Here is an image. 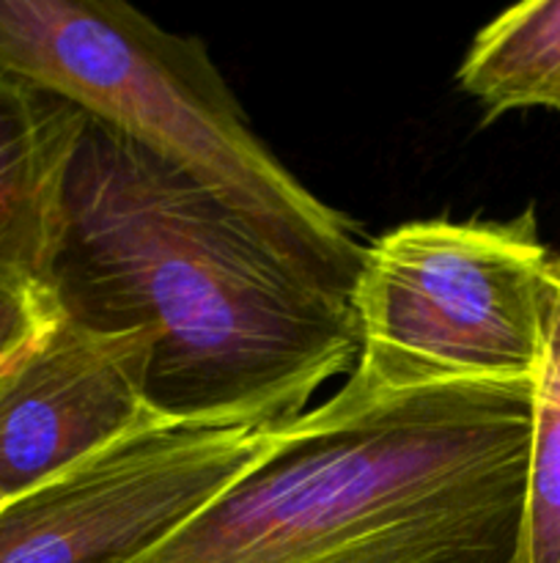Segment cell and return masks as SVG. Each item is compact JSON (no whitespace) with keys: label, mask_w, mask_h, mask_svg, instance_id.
<instances>
[{"label":"cell","mask_w":560,"mask_h":563,"mask_svg":"<svg viewBox=\"0 0 560 563\" xmlns=\"http://www.w3.org/2000/svg\"><path fill=\"white\" fill-rule=\"evenodd\" d=\"M53 289L69 317L154 335L148 399L179 421L294 423L355 368L351 302L285 264L228 203L88 119Z\"/></svg>","instance_id":"1"},{"label":"cell","mask_w":560,"mask_h":563,"mask_svg":"<svg viewBox=\"0 0 560 563\" xmlns=\"http://www.w3.org/2000/svg\"><path fill=\"white\" fill-rule=\"evenodd\" d=\"M533 379L349 374L223 495L115 563H525Z\"/></svg>","instance_id":"2"},{"label":"cell","mask_w":560,"mask_h":563,"mask_svg":"<svg viewBox=\"0 0 560 563\" xmlns=\"http://www.w3.org/2000/svg\"><path fill=\"white\" fill-rule=\"evenodd\" d=\"M0 71L179 168L302 278L351 302L368 242L264 146L198 38L119 0H0Z\"/></svg>","instance_id":"3"},{"label":"cell","mask_w":560,"mask_h":563,"mask_svg":"<svg viewBox=\"0 0 560 563\" xmlns=\"http://www.w3.org/2000/svg\"><path fill=\"white\" fill-rule=\"evenodd\" d=\"M552 253L514 220H415L366 247L351 377L377 394L536 377Z\"/></svg>","instance_id":"4"},{"label":"cell","mask_w":560,"mask_h":563,"mask_svg":"<svg viewBox=\"0 0 560 563\" xmlns=\"http://www.w3.org/2000/svg\"><path fill=\"white\" fill-rule=\"evenodd\" d=\"M296 423V421H294ZM294 423L159 418L0 506V563H115L261 467Z\"/></svg>","instance_id":"5"},{"label":"cell","mask_w":560,"mask_h":563,"mask_svg":"<svg viewBox=\"0 0 560 563\" xmlns=\"http://www.w3.org/2000/svg\"><path fill=\"white\" fill-rule=\"evenodd\" d=\"M154 335L64 317L0 377V493L20 498L124 434L168 418L148 399ZM179 421V418H176Z\"/></svg>","instance_id":"6"},{"label":"cell","mask_w":560,"mask_h":563,"mask_svg":"<svg viewBox=\"0 0 560 563\" xmlns=\"http://www.w3.org/2000/svg\"><path fill=\"white\" fill-rule=\"evenodd\" d=\"M86 124L66 99L0 71V280L53 289Z\"/></svg>","instance_id":"7"},{"label":"cell","mask_w":560,"mask_h":563,"mask_svg":"<svg viewBox=\"0 0 560 563\" xmlns=\"http://www.w3.org/2000/svg\"><path fill=\"white\" fill-rule=\"evenodd\" d=\"M459 86L486 121L508 110H560V0H533L494 16L467 49Z\"/></svg>","instance_id":"8"},{"label":"cell","mask_w":560,"mask_h":563,"mask_svg":"<svg viewBox=\"0 0 560 563\" xmlns=\"http://www.w3.org/2000/svg\"><path fill=\"white\" fill-rule=\"evenodd\" d=\"M525 563H560V253L544 275L541 361L533 377Z\"/></svg>","instance_id":"9"},{"label":"cell","mask_w":560,"mask_h":563,"mask_svg":"<svg viewBox=\"0 0 560 563\" xmlns=\"http://www.w3.org/2000/svg\"><path fill=\"white\" fill-rule=\"evenodd\" d=\"M64 317L49 286L0 280V377L9 374Z\"/></svg>","instance_id":"10"},{"label":"cell","mask_w":560,"mask_h":563,"mask_svg":"<svg viewBox=\"0 0 560 563\" xmlns=\"http://www.w3.org/2000/svg\"><path fill=\"white\" fill-rule=\"evenodd\" d=\"M5 500H9V498H5V495H3V493H0V506H3V504H5Z\"/></svg>","instance_id":"11"}]
</instances>
